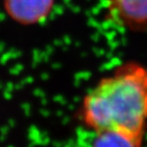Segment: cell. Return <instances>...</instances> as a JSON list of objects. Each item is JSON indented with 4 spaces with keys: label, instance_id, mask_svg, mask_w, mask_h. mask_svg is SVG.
I'll use <instances>...</instances> for the list:
<instances>
[{
    "label": "cell",
    "instance_id": "1",
    "mask_svg": "<svg viewBox=\"0 0 147 147\" xmlns=\"http://www.w3.org/2000/svg\"><path fill=\"white\" fill-rule=\"evenodd\" d=\"M79 119L94 133L121 135L142 147L147 132V67L126 61L84 96Z\"/></svg>",
    "mask_w": 147,
    "mask_h": 147
},
{
    "label": "cell",
    "instance_id": "2",
    "mask_svg": "<svg viewBox=\"0 0 147 147\" xmlns=\"http://www.w3.org/2000/svg\"><path fill=\"white\" fill-rule=\"evenodd\" d=\"M107 22L121 30L147 31V0H104Z\"/></svg>",
    "mask_w": 147,
    "mask_h": 147
},
{
    "label": "cell",
    "instance_id": "3",
    "mask_svg": "<svg viewBox=\"0 0 147 147\" xmlns=\"http://www.w3.org/2000/svg\"><path fill=\"white\" fill-rule=\"evenodd\" d=\"M54 0H5L8 14L20 24L44 21L53 10Z\"/></svg>",
    "mask_w": 147,
    "mask_h": 147
},
{
    "label": "cell",
    "instance_id": "4",
    "mask_svg": "<svg viewBox=\"0 0 147 147\" xmlns=\"http://www.w3.org/2000/svg\"><path fill=\"white\" fill-rule=\"evenodd\" d=\"M92 147H136L121 135L112 132L95 133Z\"/></svg>",
    "mask_w": 147,
    "mask_h": 147
}]
</instances>
